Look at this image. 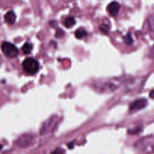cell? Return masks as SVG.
I'll return each instance as SVG.
<instances>
[{
	"mask_svg": "<svg viewBox=\"0 0 154 154\" xmlns=\"http://www.w3.org/2000/svg\"><path fill=\"white\" fill-rule=\"evenodd\" d=\"M63 35H64V31H63V30H57V33H56V37L57 38L62 37V36H63Z\"/></svg>",
	"mask_w": 154,
	"mask_h": 154,
	"instance_id": "14",
	"label": "cell"
},
{
	"mask_svg": "<svg viewBox=\"0 0 154 154\" xmlns=\"http://www.w3.org/2000/svg\"><path fill=\"white\" fill-rule=\"evenodd\" d=\"M147 105V101L144 98H141V99L136 100L134 101L133 103L130 104L129 106V109L131 111H137V110H140L141 109H144L146 106Z\"/></svg>",
	"mask_w": 154,
	"mask_h": 154,
	"instance_id": "5",
	"label": "cell"
},
{
	"mask_svg": "<svg viewBox=\"0 0 154 154\" xmlns=\"http://www.w3.org/2000/svg\"><path fill=\"white\" fill-rule=\"evenodd\" d=\"M32 50V45L31 43H29V42L24 44L23 46L22 47V51L26 54H29Z\"/></svg>",
	"mask_w": 154,
	"mask_h": 154,
	"instance_id": "10",
	"label": "cell"
},
{
	"mask_svg": "<svg viewBox=\"0 0 154 154\" xmlns=\"http://www.w3.org/2000/svg\"><path fill=\"white\" fill-rule=\"evenodd\" d=\"M50 25L51 26H52V27H54V26H56L57 25V22H56V21H51V22H50Z\"/></svg>",
	"mask_w": 154,
	"mask_h": 154,
	"instance_id": "16",
	"label": "cell"
},
{
	"mask_svg": "<svg viewBox=\"0 0 154 154\" xmlns=\"http://www.w3.org/2000/svg\"><path fill=\"white\" fill-rule=\"evenodd\" d=\"M120 5L117 2H112L108 6V11L112 17L117 16L120 11Z\"/></svg>",
	"mask_w": 154,
	"mask_h": 154,
	"instance_id": "6",
	"label": "cell"
},
{
	"mask_svg": "<svg viewBox=\"0 0 154 154\" xmlns=\"http://www.w3.org/2000/svg\"><path fill=\"white\" fill-rule=\"evenodd\" d=\"M2 51L3 54L9 58H14L16 57L19 54V51L13 44L10 43V42H4L2 44Z\"/></svg>",
	"mask_w": 154,
	"mask_h": 154,
	"instance_id": "2",
	"label": "cell"
},
{
	"mask_svg": "<svg viewBox=\"0 0 154 154\" xmlns=\"http://www.w3.org/2000/svg\"><path fill=\"white\" fill-rule=\"evenodd\" d=\"M124 42L125 43L127 44V45H131V44L132 43V42H133V40H132V36H131L130 33H129L128 35H126V36L124 37Z\"/></svg>",
	"mask_w": 154,
	"mask_h": 154,
	"instance_id": "12",
	"label": "cell"
},
{
	"mask_svg": "<svg viewBox=\"0 0 154 154\" xmlns=\"http://www.w3.org/2000/svg\"><path fill=\"white\" fill-rule=\"evenodd\" d=\"M75 24H76V21H75L74 17H68V18L65 20L64 25L66 28H71V27H73Z\"/></svg>",
	"mask_w": 154,
	"mask_h": 154,
	"instance_id": "8",
	"label": "cell"
},
{
	"mask_svg": "<svg viewBox=\"0 0 154 154\" xmlns=\"http://www.w3.org/2000/svg\"><path fill=\"white\" fill-rule=\"evenodd\" d=\"M75 37H76L77 39H84V37L87 36V33L84 28H80V29H78V30L75 31Z\"/></svg>",
	"mask_w": 154,
	"mask_h": 154,
	"instance_id": "9",
	"label": "cell"
},
{
	"mask_svg": "<svg viewBox=\"0 0 154 154\" xmlns=\"http://www.w3.org/2000/svg\"><path fill=\"white\" fill-rule=\"evenodd\" d=\"M148 25L150 30L153 32H154V14L151 15V16L148 18Z\"/></svg>",
	"mask_w": 154,
	"mask_h": 154,
	"instance_id": "11",
	"label": "cell"
},
{
	"mask_svg": "<svg viewBox=\"0 0 154 154\" xmlns=\"http://www.w3.org/2000/svg\"><path fill=\"white\" fill-rule=\"evenodd\" d=\"M34 143V137L31 134H24L17 139L16 144L21 148L29 147Z\"/></svg>",
	"mask_w": 154,
	"mask_h": 154,
	"instance_id": "3",
	"label": "cell"
},
{
	"mask_svg": "<svg viewBox=\"0 0 154 154\" xmlns=\"http://www.w3.org/2000/svg\"><path fill=\"white\" fill-rule=\"evenodd\" d=\"M57 119H57V116H53V117L48 119V120L43 124V125H42L40 132L41 134H48V132H50V131L54 128L56 124H57Z\"/></svg>",
	"mask_w": 154,
	"mask_h": 154,
	"instance_id": "4",
	"label": "cell"
},
{
	"mask_svg": "<svg viewBox=\"0 0 154 154\" xmlns=\"http://www.w3.org/2000/svg\"><path fill=\"white\" fill-rule=\"evenodd\" d=\"M23 68L26 73L29 75H34L38 71L39 63L35 59L28 57L23 62Z\"/></svg>",
	"mask_w": 154,
	"mask_h": 154,
	"instance_id": "1",
	"label": "cell"
},
{
	"mask_svg": "<svg viewBox=\"0 0 154 154\" xmlns=\"http://www.w3.org/2000/svg\"><path fill=\"white\" fill-rule=\"evenodd\" d=\"M150 98H152V99H154V89L152 90L150 93Z\"/></svg>",
	"mask_w": 154,
	"mask_h": 154,
	"instance_id": "15",
	"label": "cell"
},
{
	"mask_svg": "<svg viewBox=\"0 0 154 154\" xmlns=\"http://www.w3.org/2000/svg\"><path fill=\"white\" fill-rule=\"evenodd\" d=\"M5 20L8 24H13L16 21V14L13 11H9L5 15Z\"/></svg>",
	"mask_w": 154,
	"mask_h": 154,
	"instance_id": "7",
	"label": "cell"
},
{
	"mask_svg": "<svg viewBox=\"0 0 154 154\" xmlns=\"http://www.w3.org/2000/svg\"><path fill=\"white\" fill-rule=\"evenodd\" d=\"M51 154H65V150L63 148H57L51 152Z\"/></svg>",
	"mask_w": 154,
	"mask_h": 154,
	"instance_id": "13",
	"label": "cell"
}]
</instances>
